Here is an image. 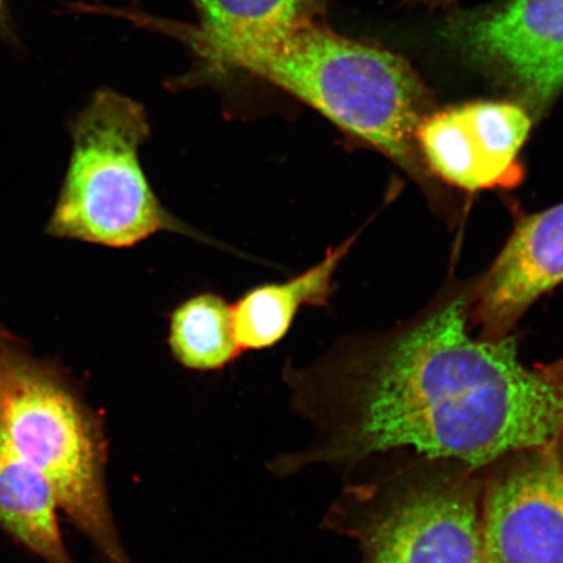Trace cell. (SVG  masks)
Listing matches in <instances>:
<instances>
[{"label":"cell","mask_w":563,"mask_h":563,"mask_svg":"<svg viewBox=\"0 0 563 563\" xmlns=\"http://www.w3.org/2000/svg\"><path fill=\"white\" fill-rule=\"evenodd\" d=\"M532 121L523 106L476 101L428 114L417 131L426 166L450 185L478 191L516 186Z\"/></svg>","instance_id":"ba28073f"},{"label":"cell","mask_w":563,"mask_h":563,"mask_svg":"<svg viewBox=\"0 0 563 563\" xmlns=\"http://www.w3.org/2000/svg\"><path fill=\"white\" fill-rule=\"evenodd\" d=\"M0 44L9 46L16 53L23 51V42L12 18L9 0H0Z\"/></svg>","instance_id":"5bb4252c"},{"label":"cell","mask_w":563,"mask_h":563,"mask_svg":"<svg viewBox=\"0 0 563 563\" xmlns=\"http://www.w3.org/2000/svg\"><path fill=\"white\" fill-rule=\"evenodd\" d=\"M412 2L431 7V9H450L457 0H412Z\"/></svg>","instance_id":"9a60e30c"},{"label":"cell","mask_w":563,"mask_h":563,"mask_svg":"<svg viewBox=\"0 0 563 563\" xmlns=\"http://www.w3.org/2000/svg\"><path fill=\"white\" fill-rule=\"evenodd\" d=\"M0 441L47 478L60 511L102 563H135L111 508L102 413L63 365L34 354L31 344L3 323Z\"/></svg>","instance_id":"3957f363"},{"label":"cell","mask_w":563,"mask_h":563,"mask_svg":"<svg viewBox=\"0 0 563 563\" xmlns=\"http://www.w3.org/2000/svg\"><path fill=\"white\" fill-rule=\"evenodd\" d=\"M73 153L46 234L132 249L158 232L202 239L154 194L140 161L151 136L143 104L103 88L69 124Z\"/></svg>","instance_id":"5b68a950"},{"label":"cell","mask_w":563,"mask_h":563,"mask_svg":"<svg viewBox=\"0 0 563 563\" xmlns=\"http://www.w3.org/2000/svg\"><path fill=\"white\" fill-rule=\"evenodd\" d=\"M168 347L181 367L195 372L227 368L242 354L232 305L214 292L197 294L170 316Z\"/></svg>","instance_id":"4fadbf2b"},{"label":"cell","mask_w":563,"mask_h":563,"mask_svg":"<svg viewBox=\"0 0 563 563\" xmlns=\"http://www.w3.org/2000/svg\"><path fill=\"white\" fill-rule=\"evenodd\" d=\"M445 44L541 112L563 90V0H503L453 13Z\"/></svg>","instance_id":"8992f818"},{"label":"cell","mask_w":563,"mask_h":563,"mask_svg":"<svg viewBox=\"0 0 563 563\" xmlns=\"http://www.w3.org/2000/svg\"><path fill=\"white\" fill-rule=\"evenodd\" d=\"M563 282V202L520 221L471 302L483 340L510 336L541 295Z\"/></svg>","instance_id":"9c48e42d"},{"label":"cell","mask_w":563,"mask_h":563,"mask_svg":"<svg viewBox=\"0 0 563 563\" xmlns=\"http://www.w3.org/2000/svg\"><path fill=\"white\" fill-rule=\"evenodd\" d=\"M200 24L152 21L194 48L243 44L273 37L322 19L323 0H191Z\"/></svg>","instance_id":"7c38bea8"},{"label":"cell","mask_w":563,"mask_h":563,"mask_svg":"<svg viewBox=\"0 0 563 563\" xmlns=\"http://www.w3.org/2000/svg\"><path fill=\"white\" fill-rule=\"evenodd\" d=\"M365 467L322 520L355 541L362 563H484L483 470L428 457Z\"/></svg>","instance_id":"277c9868"},{"label":"cell","mask_w":563,"mask_h":563,"mask_svg":"<svg viewBox=\"0 0 563 563\" xmlns=\"http://www.w3.org/2000/svg\"><path fill=\"white\" fill-rule=\"evenodd\" d=\"M467 319L460 298L396 333L286 364L291 410L313 435L267 471L287 478L327 466L352 475L404 457L483 470L562 441L563 358L530 367L511 336H471Z\"/></svg>","instance_id":"6da1fadb"},{"label":"cell","mask_w":563,"mask_h":563,"mask_svg":"<svg viewBox=\"0 0 563 563\" xmlns=\"http://www.w3.org/2000/svg\"><path fill=\"white\" fill-rule=\"evenodd\" d=\"M484 563H563V440L483 468Z\"/></svg>","instance_id":"52a82bcc"},{"label":"cell","mask_w":563,"mask_h":563,"mask_svg":"<svg viewBox=\"0 0 563 563\" xmlns=\"http://www.w3.org/2000/svg\"><path fill=\"white\" fill-rule=\"evenodd\" d=\"M59 511L47 478L0 441V530L44 563H75Z\"/></svg>","instance_id":"8fae6325"},{"label":"cell","mask_w":563,"mask_h":563,"mask_svg":"<svg viewBox=\"0 0 563 563\" xmlns=\"http://www.w3.org/2000/svg\"><path fill=\"white\" fill-rule=\"evenodd\" d=\"M195 54L208 67L243 70L284 90L407 172H424L417 131L431 95L402 55L344 37L322 19Z\"/></svg>","instance_id":"7a4b0ae2"},{"label":"cell","mask_w":563,"mask_h":563,"mask_svg":"<svg viewBox=\"0 0 563 563\" xmlns=\"http://www.w3.org/2000/svg\"><path fill=\"white\" fill-rule=\"evenodd\" d=\"M352 243L354 239L328 251L325 258L297 277L252 288L232 305L242 351L276 346L290 332L301 308L327 306L333 292L334 274Z\"/></svg>","instance_id":"30bf717a"}]
</instances>
